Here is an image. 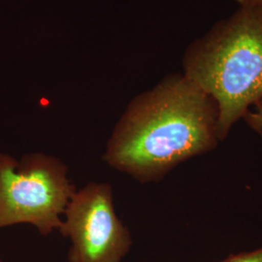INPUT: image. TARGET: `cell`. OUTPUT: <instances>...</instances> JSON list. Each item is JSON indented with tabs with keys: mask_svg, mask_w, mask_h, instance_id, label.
<instances>
[{
	"mask_svg": "<svg viewBox=\"0 0 262 262\" xmlns=\"http://www.w3.org/2000/svg\"><path fill=\"white\" fill-rule=\"evenodd\" d=\"M220 143L215 100L184 74H173L131 101L113 130L103 159L147 184Z\"/></svg>",
	"mask_w": 262,
	"mask_h": 262,
	"instance_id": "1",
	"label": "cell"
},
{
	"mask_svg": "<svg viewBox=\"0 0 262 262\" xmlns=\"http://www.w3.org/2000/svg\"><path fill=\"white\" fill-rule=\"evenodd\" d=\"M184 75L219 108V137L262 99V10L239 7L187 48Z\"/></svg>",
	"mask_w": 262,
	"mask_h": 262,
	"instance_id": "2",
	"label": "cell"
},
{
	"mask_svg": "<svg viewBox=\"0 0 262 262\" xmlns=\"http://www.w3.org/2000/svg\"><path fill=\"white\" fill-rule=\"evenodd\" d=\"M67 175V166L53 156L35 152L18 161L0 154V228L29 224L42 236L58 230L76 191Z\"/></svg>",
	"mask_w": 262,
	"mask_h": 262,
	"instance_id": "3",
	"label": "cell"
},
{
	"mask_svg": "<svg viewBox=\"0 0 262 262\" xmlns=\"http://www.w3.org/2000/svg\"><path fill=\"white\" fill-rule=\"evenodd\" d=\"M58 229L70 240L69 262H122L132 238L117 215L113 188L106 183H90L70 198Z\"/></svg>",
	"mask_w": 262,
	"mask_h": 262,
	"instance_id": "4",
	"label": "cell"
},
{
	"mask_svg": "<svg viewBox=\"0 0 262 262\" xmlns=\"http://www.w3.org/2000/svg\"><path fill=\"white\" fill-rule=\"evenodd\" d=\"M217 262H262V247L252 251L229 254L223 260Z\"/></svg>",
	"mask_w": 262,
	"mask_h": 262,
	"instance_id": "5",
	"label": "cell"
},
{
	"mask_svg": "<svg viewBox=\"0 0 262 262\" xmlns=\"http://www.w3.org/2000/svg\"><path fill=\"white\" fill-rule=\"evenodd\" d=\"M243 120L253 130L262 133V99L246 114Z\"/></svg>",
	"mask_w": 262,
	"mask_h": 262,
	"instance_id": "6",
	"label": "cell"
},
{
	"mask_svg": "<svg viewBox=\"0 0 262 262\" xmlns=\"http://www.w3.org/2000/svg\"><path fill=\"white\" fill-rule=\"evenodd\" d=\"M239 7H250L262 10V0H234Z\"/></svg>",
	"mask_w": 262,
	"mask_h": 262,
	"instance_id": "7",
	"label": "cell"
},
{
	"mask_svg": "<svg viewBox=\"0 0 262 262\" xmlns=\"http://www.w3.org/2000/svg\"><path fill=\"white\" fill-rule=\"evenodd\" d=\"M0 262H3V261H2V260H1V259H0Z\"/></svg>",
	"mask_w": 262,
	"mask_h": 262,
	"instance_id": "8",
	"label": "cell"
}]
</instances>
